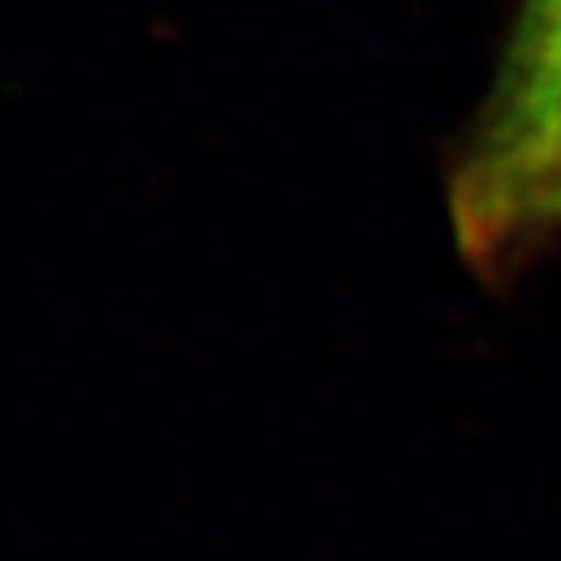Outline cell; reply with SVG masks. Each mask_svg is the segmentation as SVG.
Returning <instances> with one entry per match:
<instances>
[{
	"label": "cell",
	"instance_id": "6da1fadb",
	"mask_svg": "<svg viewBox=\"0 0 561 561\" xmlns=\"http://www.w3.org/2000/svg\"><path fill=\"white\" fill-rule=\"evenodd\" d=\"M561 176V0H525L450 180L460 251L497 267Z\"/></svg>",
	"mask_w": 561,
	"mask_h": 561
},
{
	"label": "cell",
	"instance_id": "7a4b0ae2",
	"mask_svg": "<svg viewBox=\"0 0 561 561\" xmlns=\"http://www.w3.org/2000/svg\"><path fill=\"white\" fill-rule=\"evenodd\" d=\"M548 224H561V176L551 183V190H548L545 199H541L538 217H535V230H538V227H548Z\"/></svg>",
	"mask_w": 561,
	"mask_h": 561
}]
</instances>
